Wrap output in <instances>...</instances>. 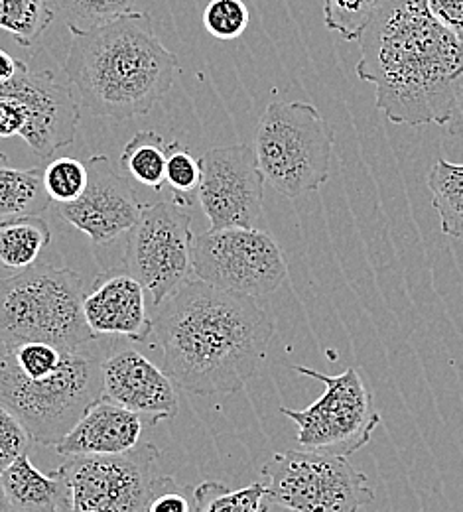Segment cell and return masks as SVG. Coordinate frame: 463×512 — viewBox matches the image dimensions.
<instances>
[{
  "label": "cell",
  "instance_id": "1",
  "mask_svg": "<svg viewBox=\"0 0 463 512\" xmlns=\"http://www.w3.org/2000/svg\"><path fill=\"white\" fill-rule=\"evenodd\" d=\"M152 335L172 383L196 396H221L241 390L259 373L274 321L255 298L198 278L156 308Z\"/></svg>",
  "mask_w": 463,
  "mask_h": 512
},
{
  "label": "cell",
  "instance_id": "2",
  "mask_svg": "<svg viewBox=\"0 0 463 512\" xmlns=\"http://www.w3.org/2000/svg\"><path fill=\"white\" fill-rule=\"evenodd\" d=\"M359 79L375 105L404 127H446L462 81L463 40L442 26L426 0H385L359 36Z\"/></svg>",
  "mask_w": 463,
  "mask_h": 512
},
{
  "label": "cell",
  "instance_id": "3",
  "mask_svg": "<svg viewBox=\"0 0 463 512\" xmlns=\"http://www.w3.org/2000/svg\"><path fill=\"white\" fill-rule=\"evenodd\" d=\"M71 44L66 71L81 109L117 123L148 115L178 77V56L154 32L150 12L77 28L67 26Z\"/></svg>",
  "mask_w": 463,
  "mask_h": 512
},
{
  "label": "cell",
  "instance_id": "4",
  "mask_svg": "<svg viewBox=\"0 0 463 512\" xmlns=\"http://www.w3.org/2000/svg\"><path fill=\"white\" fill-rule=\"evenodd\" d=\"M83 282L77 272L34 264L0 278V349L44 341L77 351L97 335L83 314Z\"/></svg>",
  "mask_w": 463,
  "mask_h": 512
},
{
  "label": "cell",
  "instance_id": "5",
  "mask_svg": "<svg viewBox=\"0 0 463 512\" xmlns=\"http://www.w3.org/2000/svg\"><path fill=\"white\" fill-rule=\"evenodd\" d=\"M101 396V363L79 349L67 351L60 369L44 379L22 375L12 357L0 353V404L12 410L42 446H56Z\"/></svg>",
  "mask_w": 463,
  "mask_h": 512
},
{
  "label": "cell",
  "instance_id": "6",
  "mask_svg": "<svg viewBox=\"0 0 463 512\" xmlns=\"http://www.w3.org/2000/svg\"><path fill=\"white\" fill-rule=\"evenodd\" d=\"M335 130L320 111L302 101H272L255 134V154L274 192L296 199L330 180Z\"/></svg>",
  "mask_w": 463,
  "mask_h": 512
},
{
  "label": "cell",
  "instance_id": "7",
  "mask_svg": "<svg viewBox=\"0 0 463 512\" xmlns=\"http://www.w3.org/2000/svg\"><path fill=\"white\" fill-rule=\"evenodd\" d=\"M266 503L292 512H359L375 501L363 471L347 457L308 449L274 453L263 467Z\"/></svg>",
  "mask_w": 463,
  "mask_h": 512
},
{
  "label": "cell",
  "instance_id": "8",
  "mask_svg": "<svg viewBox=\"0 0 463 512\" xmlns=\"http://www.w3.org/2000/svg\"><path fill=\"white\" fill-rule=\"evenodd\" d=\"M294 371L326 386L324 394L308 408H280V414L296 424L298 444L308 451L343 457L365 448L383 418L359 371L353 367L341 375H326L308 367H294Z\"/></svg>",
  "mask_w": 463,
  "mask_h": 512
},
{
  "label": "cell",
  "instance_id": "9",
  "mask_svg": "<svg viewBox=\"0 0 463 512\" xmlns=\"http://www.w3.org/2000/svg\"><path fill=\"white\" fill-rule=\"evenodd\" d=\"M81 105L69 83L52 71H30L20 60L16 75L0 85V138L20 136L40 158H52L75 140Z\"/></svg>",
  "mask_w": 463,
  "mask_h": 512
},
{
  "label": "cell",
  "instance_id": "10",
  "mask_svg": "<svg viewBox=\"0 0 463 512\" xmlns=\"http://www.w3.org/2000/svg\"><path fill=\"white\" fill-rule=\"evenodd\" d=\"M192 219L174 199L142 205L127 237L125 266L158 308L194 270Z\"/></svg>",
  "mask_w": 463,
  "mask_h": 512
},
{
  "label": "cell",
  "instance_id": "11",
  "mask_svg": "<svg viewBox=\"0 0 463 512\" xmlns=\"http://www.w3.org/2000/svg\"><path fill=\"white\" fill-rule=\"evenodd\" d=\"M194 272L219 290L263 298L286 282L288 262L276 239L257 227L209 229L194 241Z\"/></svg>",
  "mask_w": 463,
  "mask_h": 512
},
{
  "label": "cell",
  "instance_id": "12",
  "mask_svg": "<svg viewBox=\"0 0 463 512\" xmlns=\"http://www.w3.org/2000/svg\"><path fill=\"white\" fill-rule=\"evenodd\" d=\"M160 449L138 444L119 455L66 457L60 465L69 489V512H144L158 479Z\"/></svg>",
  "mask_w": 463,
  "mask_h": 512
},
{
  "label": "cell",
  "instance_id": "13",
  "mask_svg": "<svg viewBox=\"0 0 463 512\" xmlns=\"http://www.w3.org/2000/svg\"><path fill=\"white\" fill-rule=\"evenodd\" d=\"M198 201L211 231L257 227L263 215L265 176L255 148L247 144L217 146L201 158Z\"/></svg>",
  "mask_w": 463,
  "mask_h": 512
},
{
  "label": "cell",
  "instance_id": "14",
  "mask_svg": "<svg viewBox=\"0 0 463 512\" xmlns=\"http://www.w3.org/2000/svg\"><path fill=\"white\" fill-rule=\"evenodd\" d=\"M87 172V190L79 199L58 205V213L71 227L87 235L93 245H109L133 229L142 213V203L131 182L117 174L107 156H91Z\"/></svg>",
  "mask_w": 463,
  "mask_h": 512
},
{
  "label": "cell",
  "instance_id": "15",
  "mask_svg": "<svg viewBox=\"0 0 463 512\" xmlns=\"http://www.w3.org/2000/svg\"><path fill=\"white\" fill-rule=\"evenodd\" d=\"M103 396L140 414L150 426L178 416L172 379L136 349H121L101 363Z\"/></svg>",
  "mask_w": 463,
  "mask_h": 512
},
{
  "label": "cell",
  "instance_id": "16",
  "mask_svg": "<svg viewBox=\"0 0 463 512\" xmlns=\"http://www.w3.org/2000/svg\"><path fill=\"white\" fill-rule=\"evenodd\" d=\"M83 314L95 335H121L142 343L152 333L144 286L129 272L97 278L93 290L83 298Z\"/></svg>",
  "mask_w": 463,
  "mask_h": 512
},
{
  "label": "cell",
  "instance_id": "17",
  "mask_svg": "<svg viewBox=\"0 0 463 512\" xmlns=\"http://www.w3.org/2000/svg\"><path fill=\"white\" fill-rule=\"evenodd\" d=\"M146 424L140 414L101 398L54 448L64 457L127 453L140 444Z\"/></svg>",
  "mask_w": 463,
  "mask_h": 512
},
{
  "label": "cell",
  "instance_id": "18",
  "mask_svg": "<svg viewBox=\"0 0 463 512\" xmlns=\"http://www.w3.org/2000/svg\"><path fill=\"white\" fill-rule=\"evenodd\" d=\"M0 483L10 512H69V489L64 471H40L28 457L20 455L0 471Z\"/></svg>",
  "mask_w": 463,
  "mask_h": 512
},
{
  "label": "cell",
  "instance_id": "19",
  "mask_svg": "<svg viewBox=\"0 0 463 512\" xmlns=\"http://www.w3.org/2000/svg\"><path fill=\"white\" fill-rule=\"evenodd\" d=\"M50 205L42 168H16L0 152V221L42 215Z\"/></svg>",
  "mask_w": 463,
  "mask_h": 512
},
{
  "label": "cell",
  "instance_id": "20",
  "mask_svg": "<svg viewBox=\"0 0 463 512\" xmlns=\"http://www.w3.org/2000/svg\"><path fill=\"white\" fill-rule=\"evenodd\" d=\"M52 233L40 215L0 221V264L10 270H26L38 262L50 245Z\"/></svg>",
  "mask_w": 463,
  "mask_h": 512
},
{
  "label": "cell",
  "instance_id": "21",
  "mask_svg": "<svg viewBox=\"0 0 463 512\" xmlns=\"http://www.w3.org/2000/svg\"><path fill=\"white\" fill-rule=\"evenodd\" d=\"M428 188L442 233L463 241V164L440 158L428 174Z\"/></svg>",
  "mask_w": 463,
  "mask_h": 512
},
{
  "label": "cell",
  "instance_id": "22",
  "mask_svg": "<svg viewBox=\"0 0 463 512\" xmlns=\"http://www.w3.org/2000/svg\"><path fill=\"white\" fill-rule=\"evenodd\" d=\"M121 168L138 186L160 192L166 184V144L154 130H140L121 152Z\"/></svg>",
  "mask_w": 463,
  "mask_h": 512
},
{
  "label": "cell",
  "instance_id": "23",
  "mask_svg": "<svg viewBox=\"0 0 463 512\" xmlns=\"http://www.w3.org/2000/svg\"><path fill=\"white\" fill-rule=\"evenodd\" d=\"M50 0H0V30L22 48H32L54 22Z\"/></svg>",
  "mask_w": 463,
  "mask_h": 512
},
{
  "label": "cell",
  "instance_id": "24",
  "mask_svg": "<svg viewBox=\"0 0 463 512\" xmlns=\"http://www.w3.org/2000/svg\"><path fill=\"white\" fill-rule=\"evenodd\" d=\"M196 512H263L266 503L265 481L243 489H227L217 481H203L194 487Z\"/></svg>",
  "mask_w": 463,
  "mask_h": 512
},
{
  "label": "cell",
  "instance_id": "25",
  "mask_svg": "<svg viewBox=\"0 0 463 512\" xmlns=\"http://www.w3.org/2000/svg\"><path fill=\"white\" fill-rule=\"evenodd\" d=\"M201 164L180 142L166 144V184L172 188V199L186 207L198 197Z\"/></svg>",
  "mask_w": 463,
  "mask_h": 512
},
{
  "label": "cell",
  "instance_id": "26",
  "mask_svg": "<svg viewBox=\"0 0 463 512\" xmlns=\"http://www.w3.org/2000/svg\"><path fill=\"white\" fill-rule=\"evenodd\" d=\"M50 4L66 18L67 26L93 28L131 14L136 0H50Z\"/></svg>",
  "mask_w": 463,
  "mask_h": 512
},
{
  "label": "cell",
  "instance_id": "27",
  "mask_svg": "<svg viewBox=\"0 0 463 512\" xmlns=\"http://www.w3.org/2000/svg\"><path fill=\"white\" fill-rule=\"evenodd\" d=\"M381 0H326L322 8L324 24L347 42H357L371 22Z\"/></svg>",
  "mask_w": 463,
  "mask_h": 512
},
{
  "label": "cell",
  "instance_id": "28",
  "mask_svg": "<svg viewBox=\"0 0 463 512\" xmlns=\"http://www.w3.org/2000/svg\"><path fill=\"white\" fill-rule=\"evenodd\" d=\"M87 164L75 158H56L44 168V188L50 201L64 205L79 199L87 190Z\"/></svg>",
  "mask_w": 463,
  "mask_h": 512
},
{
  "label": "cell",
  "instance_id": "29",
  "mask_svg": "<svg viewBox=\"0 0 463 512\" xmlns=\"http://www.w3.org/2000/svg\"><path fill=\"white\" fill-rule=\"evenodd\" d=\"M251 12L243 0H211L203 10V28L209 36L231 42L245 34Z\"/></svg>",
  "mask_w": 463,
  "mask_h": 512
},
{
  "label": "cell",
  "instance_id": "30",
  "mask_svg": "<svg viewBox=\"0 0 463 512\" xmlns=\"http://www.w3.org/2000/svg\"><path fill=\"white\" fill-rule=\"evenodd\" d=\"M12 357L14 365L18 367V371L30 379H44L54 375L64 357H66V349H60L52 343H44V341H32V343H24L12 351H4Z\"/></svg>",
  "mask_w": 463,
  "mask_h": 512
},
{
  "label": "cell",
  "instance_id": "31",
  "mask_svg": "<svg viewBox=\"0 0 463 512\" xmlns=\"http://www.w3.org/2000/svg\"><path fill=\"white\" fill-rule=\"evenodd\" d=\"M144 512H196L194 487H184L170 475H158Z\"/></svg>",
  "mask_w": 463,
  "mask_h": 512
},
{
  "label": "cell",
  "instance_id": "32",
  "mask_svg": "<svg viewBox=\"0 0 463 512\" xmlns=\"http://www.w3.org/2000/svg\"><path fill=\"white\" fill-rule=\"evenodd\" d=\"M32 436L22 424V420L0 404V471L14 463L20 455L28 453Z\"/></svg>",
  "mask_w": 463,
  "mask_h": 512
},
{
  "label": "cell",
  "instance_id": "33",
  "mask_svg": "<svg viewBox=\"0 0 463 512\" xmlns=\"http://www.w3.org/2000/svg\"><path fill=\"white\" fill-rule=\"evenodd\" d=\"M430 14L463 40V0H426Z\"/></svg>",
  "mask_w": 463,
  "mask_h": 512
},
{
  "label": "cell",
  "instance_id": "34",
  "mask_svg": "<svg viewBox=\"0 0 463 512\" xmlns=\"http://www.w3.org/2000/svg\"><path fill=\"white\" fill-rule=\"evenodd\" d=\"M448 132L463 138V77L458 85V91H456V101H454V107H452V115H450V121H448Z\"/></svg>",
  "mask_w": 463,
  "mask_h": 512
},
{
  "label": "cell",
  "instance_id": "35",
  "mask_svg": "<svg viewBox=\"0 0 463 512\" xmlns=\"http://www.w3.org/2000/svg\"><path fill=\"white\" fill-rule=\"evenodd\" d=\"M18 65H20V60H16V58H12L8 52L0 50V85L6 83V81H10V79L16 75Z\"/></svg>",
  "mask_w": 463,
  "mask_h": 512
},
{
  "label": "cell",
  "instance_id": "36",
  "mask_svg": "<svg viewBox=\"0 0 463 512\" xmlns=\"http://www.w3.org/2000/svg\"><path fill=\"white\" fill-rule=\"evenodd\" d=\"M0 512H10L6 495H4V489H2V483H0Z\"/></svg>",
  "mask_w": 463,
  "mask_h": 512
},
{
  "label": "cell",
  "instance_id": "37",
  "mask_svg": "<svg viewBox=\"0 0 463 512\" xmlns=\"http://www.w3.org/2000/svg\"><path fill=\"white\" fill-rule=\"evenodd\" d=\"M263 512H292L286 511V509H282V507H276V505H270V503H265V509Z\"/></svg>",
  "mask_w": 463,
  "mask_h": 512
},
{
  "label": "cell",
  "instance_id": "38",
  "mask_svg": "<svg viewBox=\"0 0 463 512\" xmlns=\"http://www.w3.org/2000/svg\"><path fill=\"white\" fill-rule=\"evenodd\" d=\"M460 75H463V64L462 67H460Z\"/></svg>",
  "mask_w": 463,
  "mask_h": 512
}]
</instances>
